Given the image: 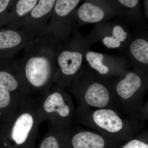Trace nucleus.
I'll return each mask as SVG.
<instances>
[{
    "instance_id": "obj_1",
    "label": "nucleus",
    "mask_w": 148,
    "mask_h": 148,
    "mask_svg": "<svg viewBox=\"0 0 148 148\" xmlns=\"http://www.w3.org/2000/svg\"><path fill=\"white\" fill-rule=\"evenodd\" d=\"M61 43L53 37L42 35L24 48V54L18 61L19 71L31 97L44 95L54 84L57 70L56 56Z\"/></svg>"
},
{
    "instance_id": "obj_2",
    "label": "nucleus",
    "mask_w": 148,
    "mask_h": 148,
    "mask_svg": "<svg viewBox=\"0 0 148 148\" xmlns=\"http://www.w3.org/2000/svg\"><path fill=\"white\" fill-rule=\"evenodd\" d=\"M101 76L89 66L83 65L68 90L79 106L91 109L109 108L120 112L114 89V80Z\"/></svg>"
},
{
    "instance_id": "obj_3",
    "label": "nucleus",
    "mask_w": 148,
    "mask_h": 148,
    "mask_svg": "<svg viewBox=\"0 0 148 148\" xmlns=\"http://www.w3.org/2000/svg\"><path fill=\"white\" fill-rule=\"evenodd\" d=\"M81 124L95 132L121 143H124L141 133L144 122L125 118L118 111L109 108L91 109L78 106L74 116Z\"/></svg>"
},
{
    "instance_id": "obj_4",
    "label": "nucleus",
    "mask_w": 148,
    "mask_h": 148,
    "mask_svg": "<svg viewBox=\"0 0 148 148\" xmlns=\"http://www.w3.org/2000/svg\"><path fill=\"white\" fill-rule=\"evenodd\" d=\"M32 98L21 79L18 61H0V116L8 120Z\"/></svg>"
},
{
    "instance_id": "obj_5",
    "label": "nucleus",
    "mask_w": 148,
    "mask_h": 148,
    "mask_svg": "<svg viewBox=\"0 0 148 148\" xmlns=\"http://www.w3.org/2000/svg\"><path fill=\"white\" fill-rule=\"evenodd\" d=\"M90 44L87 38L74 29L70 39L61 43L57 51V70L54 84L68 90L83 66Z\"/></svg>"
},
{
    "instance_id": "obj_6",
    "label": "nucleus",
    "mask_w": 148,
    "mask_h": 148,
    "mask_svg": "<svg viewBox=\"0 0 148 148\" xmlns=\"http://www.w3.org/2000/svg\"><path fill=\"white\" fill-rule=\"evenodd\" d=\"M114 86L121 112L133 118L144 105L148 89V72L135 67L127 69L114 79Z\"/></svg>"
},
{
    "instance_id": "obj_7",
    "label": "nucleus",
    "mask_w": 148,
    "mask_h": 148,
    "mask_svg": "<svg viewBox=\"0 0 148 148\" xmlns=\"http://www.w3.org/2000/svg\"><path fill=\"white\" fill-rule=\"evenodd\" d=\"M66 90L53 84L46 93L34 98L40 120L48 121L56 127H71L75 108L71 96Z\"/></svg>"
},
{
    "instance_id": "obj_8",
    "label": "nucleus",
    "mask_w": 148,
    "mask_h": 148,
    "mask_svg": "<svg viewBox=\"0 0 148 148\" xmlns=\"http://www.w3.org/2000/svg\"><path fill=\"white\" fill-rule=\"evenodd\" d=\"M40 120L34 99L31 98L18 112L5 122L3 135L14 147L32 142L38 135Z\"/></svg>"
},
{
    "instance_id": "obj_9",
    "label": "nucleus",
    "mask_w": 148,
    "mask_h": 148,
    "mask_svg": "<svg viewBox=\"0 0 148 148\" xmlns=\"http://www.w3.org/2000/svg\"><path fill=\"white\" fill-rule=\"evenodd\" d=\"M80 0H56L49 21L42 35L61 42L70 39L75 27L76 12Z\"/></svg>"
},
{
    "instance_id": "obj_10",
    "label": "nucleus",
    "mask_w": 148,
    "mask_h": 148,
    "mask_svg": "<svg viewBox=\"0 0 148 148\" xmlns=\"http://www.w3.org/2000/svg\"><path fill=\"white\" fill-rule=\"evenodd\" d=\"M87 38L90 44L101 41L108 48L118 49L129 45L133 38L123 24L105 21L96 24Z\"/></svg>"
},
{
    "instance_id": "obj_11",
    "label": "nucleus",
    "mask_w": 148,
    "mask_h": 148,
    "mask_svg": "<svg viewBox=\"0 0 148 148\" xmlns=\"http://www.w3.org/2000/svg\"><path fill=\"white\" fill-rule=\"evenodd\" d=\"M56 0H39L29 14L15 27L33 38L42 35L50 19Z\"/></svg>"
},
{
    "instance_id": "obj_12",
    "label": "nucleus",
    "mask_w": 148,
    "mask_h": 148,
    "mask_svg": "<svg viewBox=\"0 0 148 148\" xmlns=\"http://www.w3.org/2000/svg\"><path fill=\"white\" fill-rule=\"evenodd\" d=\"M117 15L114 1H86L77 8L76 22L80 24L105 22Z\"/></svg>"
},
{
    "instance_id": "obj_13",
    "label": "nucleus",
    "mask_w": 148,
    "mask_h": 148,
    "mask_svg": "<svg viewBox=\"0 0 148 148\" xmlns=\"http://www.w3.org/2000/svg\"><path fill=\"white\" fill-rule=\"evenodd\" d=\"M84 58L90 69L107 78H117L127 69L125 60L95 52L89 49L86 51Z\"/></svg>"
},
{
    "instance_id": "obj_14",
    "label": "nucleus",
    "mask_w": 148,
    "mask_h": 148,
    "mask_svg": "<svg viewBox=\"0 0 148 148\" xmlns=\"http://www.w3.org/2000/svg\"><path fill=\"white\" fill-rule=\"evenodd\" d=\"M121 143L95 131L71 127L66 148H117Z\"/></svg>"
},
{
    "instance_id": "obj_15",
    "label": "nucleus",
    "mask_w": 148,
    "mask_h": 148,
    "mask_svg": "<svg viewBox=\"0 0 148 148\" xmlns=\"http://www.w3.org/2000/svg\"><path fill=\"white\" fill-rule=\"evenodd\" d=\"M34 39L22 30L8 28L0 31V57L13 58Z\"/></svg>"
},
{
    "instance_id": "obj_16",
    "label": "nucleus",
    "mask_w": 148,
    "mask_h": 148,
    "mask_svg": "<svg viewBox=\"0 0 148 148\" xmlns=\"http://www.w3.org/2000/svg\"><path fill=\"white\" fill-rule=\"evenodd\" d=\"M147 37L140 33L133 38L129 45V56L134 67L148 72V41Z\"/></svg>"
},
{
    "instance_id": "obj_17",
    "label": "nucleus",
    "mask_w": 148,
    "mask_h": 148,
    "mask_svg": "<svg viewBox=\"0 0 148 148\" xmlns=\"http://www.w3.org/2000/svg\"><path fill=\"white\" fill-rule=\"evenodd\" d=\"M139 0L115 1L117 10L116 16L124 22L140 27L143 20V14Z\"/></svg>"
},
{
    "instance_id": "obj_18",
    "label": "nucleus",
    "mask_w": 148,
    "mask_h": 148,
    "mask_svg": "<svg viewBox=\"0 0 148 148\" xmlns=\"http://www.w3.org/2000/svg\"><path fill=\"white\" fill-rule=\"evenodd\" d=\"M38 0H16L9 12L6 24L8 28L14 29L38 3Z\"/></svg>"
},
{
    "instance_id": "obj_19",
    "label": "nucleus",
    "mask_w": 148,
    "mask_h": 148,
    "mask_svg": "<svg viewBox=\"0 0 148 148\" xmlns=\"http://www.w3.org/2000/svg\"><path fill=\"white\" fill-rule=\"evenodd\" d=\"M117 148H148V132H141Z\"/></svg>"
},
{
    "instance_id": "obj_20",
    "label": "nucleus",
    "mask_w": 148,
    "mask_h": 148,
    "mask_svg": "<svg viewBox=\"0 0 148 148\" xmlns=\"http://www.w3.org/2000/svg\"><path fill=\"white\" fill-rule=\"evenodd\" d=\"M14 2V0H0V27L6 24L9 12Z\"/></svg>"
}]
</instances>
